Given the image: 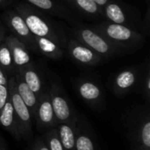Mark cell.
I'll return each mask as SVG.
<instances>
[{
  "label": "cell",
  "instance_id": "obj_1",
  "mask_svg": "<svg viewBox=\"0 0 150 150\" xmlns=\"http://www.w3.org/2000/svg\"><path fill=\"white\" fill-rule=\"evenodd\" d=\"M122 132L129 150H150V113L143 107L132 108L121 117Z\"/></svg>",
  "mask_w": 150,
  "mask_h": 150
},
{
  "label": "cell",
  "instance_id": "obj_2",
  "mask_svg": "<svg viewBox=\"0 0 150 150\" xmlns=\"http://www.w3.org/2000/svg\"><path fill=\"white\" fill-rule=\"evenodd\" d=\"M8 91L9 98L13 106L20 139H30L33 136V118L29 109L17 91L14 76H11L8 81Z\"/></svg>",
  "mask_w": 150,
  "mask_h": 150
},
{
  "label": "cell",
  "instance_id": "obj_3",
  "mask_svg": "<svg viewBox=\"0 0 150 150\" xmlns=\"http://www.w3.org/2000/svg\"><path fill=\"white\" fill-rule=\"evenodd\" d=\"M51 105L58 124L76 122L78 112H76L70 101L57 85H54L48 91Z\"/></svg>",
  "mask_w": 150,
  "mask_h": 150
},
{
  "label": "cell",
  "instance_id": "obj_4",
  "mask_svg": "<svg viewBox=\"0 0 150 150\" xmlns=\"http://www.w3.org/2000/svg\"><path fill=\"white\" fill-rule=\"evenodd\" d=\"M33 123L40 133H44L49 129L56 128L58 122L55 119L51 105L48 91L43 92L38 99V103L33 115Z\"/></svg>",
  "mask_w": 150,
  "mask_h": 150
},
{
  "label": "cell",
  "instance_id": "obj_5",
  "mask_svg": "<svg viewBox=\"0 0 150 150\" xmlns=\"http://www.w3.org/2000/svg\"><path fill=\"white\" fill-rule=\"evenodd\" d=\"M76 150H100L91 123L79 113L76 124Z\"/></svg>",
  "mask_w": 150,
  "mask_h": 150
},
{
  "label": "cell",
  "instance_id": "obj_6",
  "mask_svg": "<svg viewBox=\"0 0 150 150\" xmlns=\"http://www.w3.org/2000/svg\"><path fill=\"white\" fill-rule=\"evenodd\" d=\"M77 92L81 98L92 108H102L103 95L96 83L89 81L81 82L77 85Z\"/></svg>",
  "mask_w": 150,
  "mask_h": 150
},
{
  "label": "cell",
  "instance_id": "obj_7",
  "mask_svg": "<svg viewBox=\"0 0 150 150\" xmlns=\"http://www.w3.org/2000/svg\"><path fill=\"white\" fill-rule=\"evenodd\" d=\"M5 41L10 48L13 64L20 69L25 68L30 62V56L24 44L13 36H8Z\"/></svg>",
  "mask_w": 150,
  "mask_h": 150
},
{
  "label": "cell",
  "instance_id": "obj_8",
  "mask_svg": "<svg viewBox=\"0 0 150 150\" xmlns=\"http://www.w3.org/2000/svg\"><path fill=\"white\" fill-rule=\"evenodd\" d=\"M0 125L13 138L20 140V136L18 130V124L10 98H8V100L6 101L5 105L0 111Z\"/></svg>",
  "mask_w": 150,
  "mask_h": 150
},
{
  "label": "cell",
  "instance_id": "obj_9",
  "mask_svg": "<svg viewBox=\"0 0 150 150\" xmlns=\"http://www.w3.org/2000/svg\"><path fill=\"white\" fill-rule=\"evenodd\" d=\"M21 13L31 33L34 34L35 37H47L52 39L50 27L45 20L33 13H26L25 11H21Z\"/></svg>",
  "mask_w": 150,
  "mask_h": 150
},
{
  "label": "cell",
  "instance_id": "obj_10",
  "mask_svg": "<svg viewBox=\"0 0 150 150\" xmlns=\"http://www.w3.org/2000/svg\"><path fill=\"white\" fill-rule=\"evenodd\" d=\"M14 79H15V83H16L17 91H18L19 97L22 98V100L25 104V105L27 106V108L29 109L31 115H32V118H33V115L34 113L39 98L35 95L34 92H33L30 90V88L23 81V79L19 76V74L16 75L14 76Z\"/></svg>",
  "mask_w": 150,
  "mask_h": 150
},
{
  "label": "cell",
  "instance_id": "obj_11",
  "mask_svg": "<svg viewBox=\"0 0 150 150\" xmlns=\"http://www.w3.org/2000/svg\"><path fill=\"white\" fill-rule=\"evenodd\" d=\"M76 122L58 124L56 129L64 150H76Z\"/></svg>",
  "mask_w": 150,
  "mask_h": 150
},
{
  "label": "cell",
  "instance_id": "obj_12",
  "mask_svg": "<svg viewBox=\"0 0 150 150\" xmlns=\"http://www.w3.org/2000/svg\"><path fill=\"white\" fill-rule=\"evenodd\" d=\"M82 40L99 54H106L110 51L108 43L98 34L89 29H83L80 33Z\"/></svg>",
  "mask_w": 150,
  "mask_h": 150
},
{
  "label": "cell",
  "instance_id": "obj_13",
  "mask_svg": "<svg viewBox=\"0 0 150 150\" xmlns=\"http://www.w3.org/2000/svg\"><path fill=\"white\" fill-rule=\"evenodd\" d=\"M106 36L116 41H128L140 37L138 33H134L131 29L122 24H110L105 27Z\"/></svg>",
  "mask_w": 150,
  "mask_h": 150
},
{
  "label": "cell",
  "instance_id": "obj_14",
  "mask_svg": "<svg viewBox=\"0 0 150 150\" xmlns=\"http://www.w3.org/2000/svg\"><path fill=\"white\" fill-rule=\"evenodd\" d=\"M69 52L71 54V56L76 61L83 64H95L98 61L97 54H94L89 47H86L80 44H76L75 41H72L70 43Z\"/></svg>",
  "mask_w": 150,
  "mask_h": 150
},
{
  "label": "cell",
  "instance_id": "obj_15",
  "mask_svg": "<svg viewBox=\"0 0 150 150\" xmlns=\"http://www.w3.org/2000/svg\"><path fill=\"white\" fill-rule=\"evenodd\" d=\"M18 74L30 90L34 92L38 98L44 92L42 91V82L40 76L34 69L30 67L22 68Z\"/></svg>",
  "mask_w": 150,
  "mask_h": 150
},
{
  "label": "cell",
  "instance_id": "obj_16",
  "mask_svg": "<svg viewBox=\"0 0 150 150\" xmlns=\"http://www.w3.org/2000/svg\"><path fill=\"white\" fill-rule=\"evenodd\" d=\"M136 76L131 70H125L120 73L114 81L115 92L119 95L127 93L135 83Z\"/></svg>",
  "mask_w": 150,
  "mask_h": 150
},
{
  "label": "cell",
  "instance_id": "obj_17",
  "mask_svg": "<svg viewBox=\"0 0 150 150\" xmlns=\"http://www.w3.org/2000/svg\"><path fill=\"white\" fill-rule=\"evenodd\" d=\"M35 41L39 46L40 50L47 56L52 58L61 57L62 51L52 39L47 37H35Z\"/></svg>",
  "mask_w": 150,
  "mask_h": 150
},
{
  "label": "cell",
  "instance_id": "obj_18",
  "mask_svg": "<svg viewBox=\"0 0 150 150\" xmlns=\"http://www.w3.org/2000/svg\"><path fill=\"white\" fill-rule=\"evenodd\" d=\"M9 24L11 29L21 38L29 40L31 37V33L22 18V16L17 14H11L9 15Z\"/></svg>",
  "mask_w": 150,
  "mask_h": 150
},
{
  "label": "cell",
  "instance_id": "obj_19",
  "mask_svg": "<svg viewBox=\"0 0 150 150\" xmlns=\"http://www.w3.org/2000/svg\"><path fill=\"white\" fill-rule=\"evenodd\" d=\"M40 137L42 138L49 150H64L59 139L56 128H52L42 133Z\"/></svg>",
  "mask_w": 150,
  "mask_h": 150
},
{
  "label": "cell",
  "instance_id": "obj_20",
  "mask_svg": "<svg viewBox=\"0 0 150 150\" xmlns=\"http://www.w3.org/2000/svg\"><path fill=\"white\" fill-rule=\"evenodd\" d=\"M106 16L109 19L113 21L115 24H122L125 23L126 18L124 12L122 11L121 8L116 4H109L105 9Z\"/></svg>",
  "mask_w": 150,
  "mask_h": 150
},
{
  "label": "cell",
  "instance_id": "obj_21",
  "mask_svg": "<svg viewBox=\"0 0 150 150\" xmlns=\"http://www.w3.org/2000/svg\"><path fill=\"white\" fill-rule=\"evenodd\" d=\"M0 67L4 69L7 72H11L13 62L10 48L6 44L0 46Z\"/></svg>",
  "mask_w": 150,
  "mask_h": 150
},
{
  "label": "cell",
  "instance_id": "obj_22",
  "mask_svg": "<svg viewBox=\"0 0 150 150\" xmlns=\"http://www.w3.org/2000/svg\"><path fill=\"white\" fill-rule=\"evenodd\" d=\"M75 2L85 12L95 14L98 11V5L92 0H75Z\"/></svg>",
  "mask_w": 150,
  "mask_h": 150
},
{
  "label": "cell",
  "instance_id": "obj_23",
  "mask_svg": "<svg viewBox=\"0 0 150 150\" xmlns=\"http://www.w3.org/2000/svg\"><path fill=\"white\" fill-rule=\"evenodd\" d=\"M38 8L45 11H48L54 8V3L52 0H27Z\"/></svg>",
  "mask_w": 150,
  "mask_h": 150
},
{
  "label": "cell",
  "instance_id": "obj_24",
  "mask_svg": "<svg viewBox=\"0 0 150 150\" xmlns=\"http://www.w3.org/2000/svg\"><path fill=\"white\" fill-rule=\"evenodd\" d=\"M30 150H49L46 143L40 136H37L33 139V142L30 147Z\"/></svg>",
  "mask_w": 150,
  "mask_h": 150
},
{
  "label": "cell",
  "instance_id": "obj_25",
  "mask_svg": "<svg viewBox=\"0 0 150 150\" xmlns=\"http://www.w3.org/2000/svg\"><path fill=\"white\" fill-rule=\"evenodd\" d=\"M8 98H9L8 86L0 84V111L3 109L4 105H5L6 101L8 100Z\"/></svg>",
  "mask_w": 150,
  "mask_h": 150
},
{
  "label": "cell",
  "instance_id": "obj_26",
  "mask_svg": "<svg viewBox=\"0 0 150 150\" xmlns=\"http://www.w3.org/2000/svg\"><path fill=\"white\" fill-rule=\"evenodd\" d=\"M0 84L1 85H4V86H8L7 77H6L4 72L3 71V69H2L1 67H0Z\"/></svg>",
  "mask_w": 150,
  "mask_h": 150
},
{
  "label": "cell",
  "instance_id": "obj_27",
  "mask_svg": "<svg viewBox=\"0 0 150 150\" xmlns=\"http://www.w3.org/2000/svg\"><path fill=\"white\" fill-rule=\"evenodd\" d=\"M94 1L98 5H105L108 2V0H92Z\"/></svg>",
  "mask_w": 150,
  "mask_h": 150
},
{
  "label": "cell",
  "instance_id": "obj_28",
  "mask_svg": "<svg viewBox=\"0 0 150 150\" xmlns=\"http://www.w3.org/2000/svg\"><path fill=\"white\" fill-rule=\"evenodd\" d=\"M0 150H8L5 144L4 143V141H2L1 138H0Z\"/></svg>",
  "mask_w": 150,
  "mask_h": 150
},
{
  "label": "cell",
  "instance_id": "obj_29",
  "mask_svg": "<svg viewBox=\"0 0 150 150\" xmlns=\"http://www.w3.org/2000/svg\"><path fill=\"white\" fill-rule=\"evenodd\" d=\"M1 42H2V39H1V35H0V45H1Z\"/></svg>",
  "mask_w": 150,
  "mask_h": 150
},
{
  "label": "cell",
  "instance_id": "obj_30",
  "mask_svg": "<svg viewBox=\"0 0 150 150\" xmlns=\"http://www.w3.org/2000/svg\"><path fill=\"white\" fill-rule=\"evenodd\" d=\"M2 1H3V0H0V3H1V2H2Z\"/></svg>",
  "mask_w": 150,
  "mask_h": 150
}]
</instances>
